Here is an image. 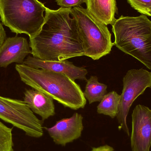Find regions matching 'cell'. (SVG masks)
<instances>
[{"label": "cell", "instance_id": "4", "mask_svg": "<svg viewBox=\"0 0 151 151\" xmlns=\"http://www.w3.org/2000/svg\"><path fill=\"white\" fill-rule=\"evenodd\" d=\"M47 9L38 0H0L1 20L12 32L32 39L40 31Z\"/></svg>", "mask_w": 151, "mask_h": 151}, {"label": "cell", "instance_id": "16", "mask_svg": "<svg viewBox=\"0 0 151 151\" xmlns=\"http://www.w3.org/2000/svg\"><path fill=\"white\" fill-rule=\"evenodd\" d=\"M12 130L0 121V151H14Z\"/></svg>", "mask_w": 151, "mask_h": 151}, {"label": "cell", "instance_id": "7", "mask_svg": "<svg viewBox=\"0 0 151 151\" xmlns=\"http://www.w3.org/2000/svg\"><path fill=\"white\" fill-rule=\"evenodd\" d=\"M123 88L117 119L119 129L129 135L127 119L130 107L136 99L148 88H151V73L143 69L128 71L123 78Z\"/></svg>", "mask_w": 151, "mask_h": 151}, {"label": "cell", "instance_id": "1", "mask_svg": "<svg viewBox=\"0 0 151 151\" xmlns=\"http://www.w3.org/2000/svg\"><path fill=\"white\" fill-rule=\"evenodd\" d=\"M72 8L47 9L40 31L30 39L33 56L46 61H61L84 56L76 20Z\"/></svg>", "mask_w": 151, "mask_h": 151}, {"label": "cell", "instance_id": "12", "mask_svg": "<svg viewBox=\"0 0 151 151\" xmlns=\"http://www.w3.org/2000/svg\"><path fill=\"white\" fill-rule=\"evenodd\" d=\"M24 99L34 113L41 117L42 121L55 114L54 99L37 90H26Z\"/></svg>", "mask_w": 151, "mask_h": 151}, {"label": "cell", "instance_id": "9", "mask_svg": "<svg viewBox=\"0 0 151 151\" xmlns=\"http://www.w3.org/2000/svg\"><path fill=\"white\" fill-rule=\"evenodd\" d=\"M83 119L81 114L76 113L70 118L62 119L52 127L46 129L55 144L65 146L81 136L83 128Z\"/></svg>", "mask_w": 151, "mask_h": 151}, {"label": "cell", "instance_id": "15", "mask_svg": "<svg viewBox=\"0 0 151 151\" xmlns=\"http://www.w3.org/2000/svg\"><path fill=\"white\" fill-rule=\"evenodd\" d=\"M107 88V85L98 81L96 76H91L87 81L83 94L91 104L94 102H100L106 95Z\"/></svg>", "mask_w": 151, "mask_h": 151}, {"label": "cell", "instance_id": "17", "mask_svg": "<svg viewBox=\"0 0 151 151\" xmlns=\"http://www.w3.org/2000/svg\"><path fill=\"white\" fill-rule=\"evenodd\" d=\"M131 7L142 15L151 17V0H127Z\"/></svg>", "mask_w": 151, "mask_h": 151}, {"label": "cell", "instance_id": "20", "mask_svg": "<svg viewBox=\"0 0 151 151\" xmlns=\"http://www.w3.org/2000/svg\"><path fill=\"white\" fill-rule=\"evenodd\" d=\"M91 151H114V150L112 147L105 145L97 148H93Z\"/></svg>", "mask_w": 151, "mask_h": 151}, {"label": "cell", "instance_id": "18", "mask_svg": "<svg viewBox=\"0 0 151 151\" xmlns=\"http://www.w3.org/2000/svg\"><path fill=\"white\" fill-rule=\"evenodd\" d=\"M57 4L63 8H72L77 7L83 3H86L87 0H56Z\"/></svg>", "mask_w": 151, "mask_h": 151}, {"label": "cell", "instance_id": "2", "mask_svg": "<svg viewBox=\"0 0 151 151\" xmlns=\"http://www.w3.org/2000/svg\"><path fill=\"white\" fill-rule=\"evenodd\" d=\"M21 81L35 89L51 97L65 107L77 110L87 103L80 86L67 76L24 64L15 66Z\"/></svg>", "mask_w": 151, "mask_h": 151}, {"label": "cell", "instance_id": "13", "mask_svg": "<svg viewBox=\"0 0 151 151\" xmlns=\"http://www.w3.org/2000/svg\"><path fill=\"white\" fill-rule=\"evenodd\" d=\"M87 9L99 21L112 25L117 11L116 0H87Z\"/></svg>", "mask_w": 151, "mask_h": 151}, {"label": "cell", "instance_id": "14", "mask_svg": "<svg viewBox=\"0 0 151 151\" xmlns=\"http://www.w3.org/2000/svg\"><path fill=\"white\" fill-rule=\"evenodd\" d=\"M120 102V95L116 91H111L106 94L100 101L97 107V112L114 119L118 114Z\"/></svg>", "mask_w": 151, "mask_h": 151}, {"label": "cell", "instance_id": "19", "mask_svg": "<svg viewBox=\"0 0 151 151\" xmlns=\"http://www.w3.org/2000/svg\"><path fill=\"white\" fill-rule=\"evenodd\" d=\"M6 39V32L2 24L0 22V46L2 44Z\"/></svg>", "mask_w": 151, "mask_h": 151}, {"label": "cell", "instance_id": "11", "mask_svg": "<svg viewBox=\"0 0 151 151\" xmlns=\"http://www.w3.org/2000/svg\"><path fill=\"white\" fill-rule=\"evenodd\" d=\"M24 64L35 69H42L63 73L72 80L76 79L87 81L86 75L88 71L83 67L75 66L67 60L61 61H46L29 56L24 61Z\"/></svg>", "mask_w": 151, "mask_h": 151}, {"label": "cell", "instance_id": "6", "mask_svg": "<svg viewBox=\"0 0 151 151\" xmlns=\"http://www.w3.org/2000/svg\"><path fill=\"white\" fill-rule=\"evenodd\" d=\"M0 119L28 136L39 138L43 135L42 121L35 116L24 101L0 96Z\"/></svg>", "mask_w": 151, "mask_h": 151}, {"label": "cell", "instance_id": "8", "mask_svg": "<svg viewBox=\"0 0 151 151\" xmlns=\"http://www.w3.org/2000/svg\"><path fill=\"white\" fill-rule=\"evenodd\" d=\"M131 146L132 151H150L151 146V110L137 105L132 115Z\"/></svg>", "mask_w": 151, "mask_h": 151}, {"label": "cell", "instance_id": "5", "mask_svg": "<svg viewBox=\"0 0 151 151\" xmlns=\"http://www.w3.org/2000/svg\"><path fill=\"white\" fill-rule=\"evenodd\" d=\"M70 14L77 23L84 56L96 60L110 54L114 44L107 26L80 6L72 8Z\"/></svg>", "mask_w": 151, "mask_h": 151}, {"label": "cell", "instance_id": "3", "mask_svg": "<svg viewBox=\"0 0 151 151\" xmlns=\"http://www.w3.org/2000/svg\"><path fill=\"white\" fill-rule=\"evenodd\" d=\"M112 26L114 45L151 70V21L147 16H122Z\"/></svg>", "mask_w": 151, "mask_h": 151}, {"label": "cell", "instance_id": "10", "mask_svg": "<svg viewBox=\"0 0 151 151\" xmlns=\"http://www.w3.org/2000/svg\"><path fill=\"white\" fill-rule=\"evenodd\" d=\"M31 49L24 37L16 35L6 38L0 46V67L7 68L12 63H24L26 58L32 54Z\"/></svg>", "mask_w": 151, "mask_h": 151}]
</instances>
